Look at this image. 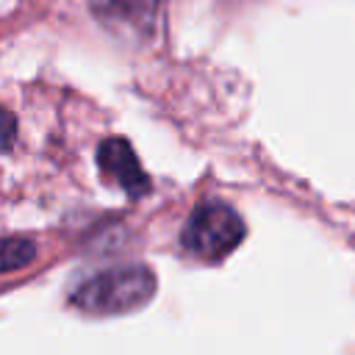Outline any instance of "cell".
<instances>
[{"instance_id": "obj_3", "label": "cell", "mask_w": 355, "mask_h": 355, "mask_svg": "<svg viewBox=\"0 0 355 355\" xmlns=\"http://www.w3.org/2000/svg\"><path fill=\"white\" fill-rule=\"evenodd\" d=\"M97 161H100V169L105 172V178L114 180L116 186H122L130 197H139L150 189V178L144 175L136 153L130 150V144L125 139H105L97 150Z\"/></svg>"}, {"instance_id": "obj_5", "label": "cell", "mask_w": 355, "mask_h": 355, "mask_svg": "<svg viewBox=\"0 0 355 355\" xmlns=\"http://www.w3.org/2000/svg\"><path fill=\"white\" fill-rule=\"evenodd\" d=\"M33 255H36V250H33L31 241H25V239H6V244H3V269L14 272V269L25 266Z\"/></svg>"}, {"instance_id": "obj_1", "label": "cell", "mask_w": 355, "mask_h": 355, "mask_svg": "<svg viewBox=\"0 0 355 355\" xmlns=\"http://www.w3.org/2000/svg\"><path fill=\"white\" fill-rule=\"evenodd\" d=\"M155 291V277L147 266H116L83 280L72 305L89 313H125L144 305Z\"/></svg>"}, {"instance_id": "obj_2", "label": "cell", "mask_w": 355, "mask_h": 355, "mask_svg": "<svg viewBox=\"0 0 355 355\" xmlns=\"http://www.w3.org/2000/svg\"><path fill=\"white\" fill-rule=\"evenodd\" d=\"M244 239V222L241 216L225 205V202H202L194 208L183 227V247L194 258L202 261H219L227 252L236 250V244Z\"/></svg>"}, {"instance_id": "obj_4", "label": "cell", "mask_w": 355, "mask_h": 355, "mask_svg": "<svg viewBox=\"0 0 355 355\" xmlns=\"http://www.w3.org/2000/svg\"><path fill=\"white\" fill-rule=\"evenodd\" d=\"M89 6L105 25L122 31H147L155 19L158 0H89Z\"/></svg>"}]
</instances>
